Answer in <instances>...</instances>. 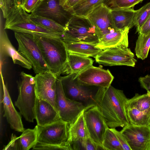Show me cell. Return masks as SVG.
Listing matches in <instances>:
<instances>
[{
	"label": "cell",
	"instance_id": "obj_1",
	"mask_svg": "<svg viewBox=\"0 0 150 150\" xmlns=\"http://www.w3.org/2000/svg\"><path fill=\"white\" fill-rule=\"evenodd\" d=\"M95 105L103 116L108 127L115 128L130 124L127 116L128 100L123 91L111 85L99 87L94 98Z\"/></svg>",
	"mask_w": 150,
	"mask_h": 150
},
{
	"label": "cell",
	"instance_id": "obj_2",
	"mask_svg": "<svg viewBox=\"0 0 150 150\" xmlns=\"http://www.w3.org/2000/svg\"><path fill=\"white\" fill-rule=\"evenodd\" d=\"M50 71L57 78L65 74L68 52L62 38L33 35Z\"/></svg>",
	"mask_w": 150,
	"mask_h": 150
},
{
	"label": "cell",
	"instance_id": "obj_3",
	"mask_svg": "<svg viewBox=\"0 0 150 150\" xmlns=\"http://www.w3.org/2000/svg\"><path fill=\"white\" fill-rule=\"evenodd\" d=\"M6 20L4 29L33 35L62 38L63 35L49 30L34 22L30 14L22 7H13Z\"/></svg>",
	"mask_w": 150,
	"mask_h": 150
},
{
	"label": "cell",
	"instance_id": "obj_4",
	"mask_svg": "<svg viewBox=\"0 0 150 150\" xmlns=\"http://www.w3.org/2000/svg\"><path fill=\"white\" fill-rule=\"evenodd\" d=\"M20 75V80L18 83L19 94L15 105L26 121L33 122L37 98L35 76L23 71Z\"/></svg>",
	"mask_w": 150,
	"mask_h": 150
},
{
	"label": "cell",
	"instance_id": "obj_5",
	"mask_svg": "<svg viewBox=\"0 0 150 150\" xmlns=\"http://www.w3.org/2000/svg\"><path fill=\"white\" fill-rule=\"evenodd\" d=\"M65 27V42H79L96 45L99 41L95 28L86 18L71 15Z\"/></svg>",
	"mask_w": 150,
	"mask_h": 150
},
{
	"label": "cell",
	"instance_id": "obj_6",
	"mask_svg": "<svg viewBox=\"0 0 150 150\" xmlns=\"http://www.w3.org/2000/svg\"><path fill=\"white\" fill-rule=\"evenodd\" d=\"M76 74H71L58 78L61 81L65 95L69 99L82 103L86 109L95 105L94 98L99 88L80 84L76 78Z\"/></svg>",
	"mask_w": 150,
	"mask_h": 150
},
{
	"label": "cell",
	"instance_id": "obj_7",
	"mask_svg": "<svg viewBox=\"0 0 150 150\" xmlns=\"http://www.w3.org/2000/svg\"><path fill=\"white\" fill-rule=\"evenodd\" d=\"M14 35L18 43V51L31 62L34 73L37 74L50 71L33 35L17 32H14Z\"/></svg>",
	"mask_w": 150,
	"mask_h": 150
},
{
	"label": "cell",
	"instance_id": "obj_8",
	"mask_svg": "<svg viewBox=\"0 0 150 150\" xmlns=\"http://www.w3.org/2000/svg\"><path fill=\"white\" fill-rule=\"evenodd\" d=\"M35 126L38 142L44 144L67 146L66 142L68 138L69 126L67 122L60 119L47 125L42 126L37 125Z\"/></svg>",
	"mask_w": 150,
	"mask_h": 150
},
{
	"label": "cell",
	"instance_id": "obj_9",
	"mask_svg": "<svg viewBox=\"0 0 150 150\" xmlns=\"http://www.w3.org/2000/svg\"><path fill=\"white\" fill-rule=\"evenodd\" d=\"M56 105L60 118L70 124L81 112L86 109L82 103L71 100L65 95L61 82L57 78L56 86Z\"/></svg>",
	"mask_w": 150,
	"mask_h": 150
},
{
	"label": "cell",
	"instance_id": "obj_10",
	"mask_svg": "<svg viewBox=\"0 0 150 150\" xmlns=\"http://www.w3.org/2000/svg\"><path fill=\"white\" fill-rule=\"evenodd\" d=\"M97 63L104 66H126L134 67L137 60L128 47H115L103 50L95 58Z\"/></svg>",
	"mask_w": 150,
	"mask_h": 150
},
{
	"label": "cell",
	"instance_id": "obj_11",
	"mask_svg": "<svg viewBox=\"0 0 150 150\" xmlns=\"http://www.w3.org/2000/svg\"><path fill=\"white\" fill-rule=\"evenodd\" d=\"M84 117L90 137L96 144L103 147L104 138L109 127L97 106L94 105L85 110Z\"/></svg>",
	"mask_w": 150,
	"mask_h": 150
},
{
	"label": "cell",
	"instance_id": "obj_12",
	"mask_svg": "<svg viewBox=\"0 0 150 150\" xmlns=\"http://www.w3.org/2000/svg\"><path fill=\"white\" fill-rule=\"evenodd\" d=\"M76 77L82 85L103 88L109 87L114 79L108 69L105 70L93 65L76 74Z\"/></svg>",
	"mask_w": 150,
	"mask_h": 150
},
{
	"label": "cell",
	"instance_id": "obj_13",
	"mask_svg": "<svg viewBox=\"0 0 150 150\" xmlns=\"http://www.w3.org/2000/svg\"><path fill=\"white\" fill-rule=\"evenodd\" d=\"M111 12V8L103 3L86 18L95 27L99 40L104 35L118 29L115 25Z\"/></svg>",
	"mask_w": 150,
	"mask_h": 150
},
{
	"label": "cell",
	"instance_id": "obj_14",
	"mask_svg": "<svg viewBox=\"0 0 150 150\" xmlns=\"http://www.w3.org/2000/svg\"><path fill=\"white\" fill-rule=\"evenodd\" d=\"M131 150H150V126H137L129 124L120 131Z\"/></svg>",
	"mask_w": 150,
	"mask_h": 150
},
{
	"label": "cell",
	"instance_id": "obj_15",
	"mask_svg": "<svg viewBox=\"0 0 150 150\" xmlns=\"http://www.w3.org/2000/svg\"><path fill=\"white\" fill-rule=\"evenodd\" d=\"M35 78L37 98L49 102L57 111L55 102L57 78L50 71L37 74Z\"/></svg>",
	"mask_w": 150,
	"mask_h": 150
},
{
	"label": "cell",
	"instance_id": "obj_16",
	"mask_svg": "<svg viewBox=\"0 0 150 150\" xmlns=\"http://www.w3.org/2000/svg\"><path fill=\"white\" fill-rule=\"evenodd\" d=\"M51 19L65 27L69 18V13L60 5L59 0H48L41 1L33 13Z\"/></svg>",
	"mask_w": 150,
	"mask_h": 150
},
{
	"label": "cell",
	"instance_id": "obj_17",
	"mask_svg": "<svg viewBox=\"0 0 150 150\" xmlns=\"http://www.w3.org/2000/svg\"><path fill=\"white\" fill-rule=\"evenodd\" d=\"M129 29L128 27L118 29L104 35L96 47L102 50L115 47H128Z\"/></svg>",
	"mask_w": 150,
	"mask_h": 150
},
{
	"label": "cell",
	"instance_id": "obj_18",
	"mask_svg": "<svg viewBox=\"0 0 150 150\" xmlns=\"http://www.w3.org/2000/svg\"><path fill=\"white\" fill-rule=\"evenodd\" d=\"M85 110L73 122L69 124L68 138L66 142L67 145L70 147L72 143L76 142L79 150L82 149L83 145L89 137L84 117Z\"/></svg>",
	"mask_w": 150,
	"mask_h": 150
},
{
	"label": "cell",
	"instance_id": "obj_19",
	"mask_svg": "<svg viewBox=\"0 0 150 150\" xmlns=\"http://www.w3.org/2000/svg\"><path fill=\"white\" fill-rule=\"evenodd\" d=\"M35 115L37 125L41 126L49 124L60 119L58 112L51 104L37 98Z\"/></svg>",
	"mask_w": 150,
	"mask_h": 150
},
{
	"label": "cell",
	"instance_id": "obj_20",
	"mask_svg": "<svg viewBox=\"0 0 150 150\" xmlns=\"http://www.w3.org/2000/svg\"><path fill=\"white\" fill-rule=\"evenodd\" d=\"M4 96L2 103L5 117L12 129L22 132L25 130L20 114L16 110L13 104L6 85L2 79Z\"/></svg>",
	"mask_w": 150,
	"mask_h": 150
},
{
	"label": "cell",
	"instance_id": "obj_21",
	"mask_svg": "<svg viewBox=\"0 0 150 150\" xmlns=\"http://www.w3.org/2000/svg\"><path fill=\"white\" fill-rule=\"evenodd\" d=\"M2 31L1 42L3 53L11 57L14 64L27 69H31L32 68L31 62L15 49L10 42L6 32L4 31Z\"/></svg>",
	"mask_w": 150,
	"mask_h": 150
},
{
	"label": "cell",
	"instance_id": "obj_22",
	"mask_svg": "<svg viewBox=\"0 0 150 150\" xmlns=\"http://www.w3.org/2000/svg\"><path fill=\"white\" fill-rule=\"evenodd\" d=\"M112 19L116 27L130 29L134 26V19L137 10L133 7L126 8H111Z\"/></svg>",
	"mask_w": 150,
	"mask_h": 150
},
{
	"label": "cell",
	"instance_id": "obj_23",
	"mask_svg": "<svg viewBox=\"0 0 150 150\" xmlns=\"http://www.w3.org/2000/svg\"><path fill=\"white\" fill-rule=\"evenodd\" d=\"M93 62L89 57L68 53V65L65 74H78L92 66Z\"/></svg>",
	"mask_w": 150,
	"mask_h": 150
},
{
	"label": "cell",
	"instance_id": "obj_24",
	"mask_svg": "<svg viewBox=\"0 0 150 150\" xmlns=\"http://www.w3.org/2000/svg\"><path fill=\"white\" fill-rule=\"evenodd\" d=\"M68 53L95 58L103 50L96 47V45L79 42H65Z\"/></svg>",
	"mask_w": 150,
	"mask_h": 150
},
{
	"label": "cell",
	"instance_id": "obj_25",
	"mask_svg": "<svg viewBox=\"0 0 150 150\" xmlns=\"http://www.w3.org/2000/svg\"><path fill=\"white\" fill-rule=\"evenodd\" d=\"M22 133L18 140V150H28L33 148L38 142L36 126L33 129L25 130Z\"/></svg>",
	"mask_w": 150,
	"mask_h": 150
},
{
	"label": "cell",
	"instance_id": "obj_26",
	"mask_svg": "<svg viewBox=\"0 0 150 150\" xmlns=\"http://www.w3.org/2000/svg\"><path fill=\"white\" fill-rule=\"evenodd\" d=\"M105 0H85L76 6L70 13V15L86 18L96 8Z\"/></svg>",
	"mask_w": 150,
	"mask_h": 150
},
{
	"label": "cell",
	"instance_id": "obj_27",
	"mask_svg": "<svg viewBox=\"0 0 150 150\" xmlns=\"http://www.w3.org/2000/svg\"><path fill=\"white\" fill-rule=\"evenodd\" d=\"M127 112L130 124L137 126H150V114L127 105Z\"/></svg>",
	"mask_w": 150,
	"mask_h": 150
},
{
	"label": "cell",
	"instance_id": "obj_28",
	"mask_svg": "<svg viewBox=\"0 0 150 150\" xmlns=\"http://www.w3.org/2000/svg\"><path fill=\"white\" fill-rule=\"evenodd\" d=\"M150 48V32L146 34L139 33L134 49L137 58L144 60L147 57Z\"/></svg>",
	"mask_w": 150,
	"mask_h": 150
},
{
	"label": "cell",
	"instance_id": "obj_29",
	"mask_svg": "<svg viewBox=\"0 0 150 150\" xmlns=\"http://www.w3.org/2000/svg\"><path fill=\"white\" fill-rule=\"evenodd\" d=\"M30 16L32 20L37 24L64 35L66 31L65 27L55 21L34 13L30 14Z\"/></svg>",
	"mask_w": 150,
	"mask_h": 150
},
{
	"label": "cell",
	"instance_id": "obj_30",
	"mask_svg": "<svg viewBox=\"0 0 150 150\" xmlns=\"http://www.w3.org/2000/svg\"><path fill=\"white\" fill-rule=\"evenodd\" d=\"M127 105L150 114V95L136 93L132 98L128 99Z\"/></svg>",
	"mask_w": 150,
	"mask_h": 150
},
{
	"label": "cell",
	"instance_id": "obj_31",
	"mask_svg": "<svg viewBox=\"0 0 150 150\" xmlns=\"http://www.w3.org/2000/svg\"><path fill=\"white\" fill-rule=\"evenodd\" d=\"M103 146L105 150H123L115 134L109 127L105 133Z\"/></svg>",
	"mask_w": 150,
	"mask_h": 150
},
{
	"label": "cell",
	"instance_id": "obj_32",
	"mask_svg": "<svg viewBox=\"0 0 150 150\" xmlns=\"http://www.w3.org/2000/svg\"><path fill=\"white\" fill-rule=\"evenodd\" d=\"M150 15V2L137 10L134 19V26L136 27V33L139 32Z\"/></svg>",
	"mask_w": 150,
	"mask_h": 150
},
{
	"label": "cell",
	"instance_id": "obj_33",
	"mask_svg": "<svg viewBox=\"0 0 150 150\" xmlns=\"http://www.w3.org/2000/svg\"><path fill=\"white\" fill-rule=\"evenodd\" d=\"M144 0H112L108 5L111 8H126L133 7Z\"/></svg>",
	"mask_w": 150,
	"mask_h": 150
},
{
	"label": "cell",
	"instance_id": "obj_34",
	"mask_svg": "<svg viewBox=\"0 0 150 150\" xmlns=\"http://www.w3.org/2000/svg\"><path fill=\"white\" fill-rule=\"evenodd\" d=\"M33 150H71L69 146L41 143L38 142L33 148Z\"/></svg>",
	"mask_w": 150,
	"mask_h": 150
},
{
	"label": "cell",
	"instance_id": "obj_35",
	"mask_svg": "<svg viewBox=\"0 0 150 150\" xmlns=\"http://www.w3.org/2000/svg\"><path fill=\"white\" fill-rule=\"evenodd\" d=\"M85 0H59V4L67 12L69 13L79 4Z\"/></svg>",
	"mask_w": 150,
	"mask_h": 150
},
{
	"label": "cell",
	"instance_id": "obj_36",
	"mask_svg": "<svg viewBox=\"0 0 150 150\" xmlns=\"http://www.w3.org/2000/svg\"><path fill=\"white\" fill-rule=\"evenodd\" d=\"M13 7L12 0H0V7L4 18L6 19Z\"/></svg>",
	"mask_w": 150,
	"mask_h": 150
},
{
	"label": "cell",
	"instance_id": "obj_37",
	"mask_svg": "<svg viewBox=\"0 0 150 150\" xmlns=\"http://www.w3.org/2000/svg\"><path fill=\"white\" fill-rule=\"evenodd\" d=\"M40 0H26L22 7L28 13H33L41 3Z\"/></svg>",
	"mask_w": 150,
	"mask_h": 150
},
{
	"label": "cell",
	"instance_id": "obj_38",
	"mask_svg": "<svg viewBox=\"0 0 150 150\" xmlns=\"http://www.w3.org/2000/svg\"><path fill=\"white\" fill-rule=\"evenodd\" d=\"M110 129L115 134L123 150H131L125 137L122 132L115 128Z\"/></svg>",
	"mask_w": 150,
	"mask_h": 150
},
{
	"label": "cell",
	"instance_id": "obj_39",
	"mask_svg": "<svg viewBox=\"0 0 150 150\" xmlns=\"http://www.w3.org/2000/svg\"><path fill=\"white\" fill-rule=\"evenodd\" d=\"M138 81L141 87L146 90L147 93L150 95V74L139 77Z\"/></svg>",
	"mask_w": 150,
	"mask_h": 150
},
{
	"label": "cell",
	"instance_id": "obj_40",
	"mask_svg": "<svg viewBox=\"0 0 150 150\" xmlns=\"http://www.w3.org/2000/svg\"><path fill=\"white\" fill-rule=\"evenodd\" d=\"M18 137L15 135H12L11 140L9 143L4 148V149L18 150Z\"/></svg>",
	"mask_w": 150,
	"mask_h": 150
},
{
	"label": "cell",
	"instance_id": "obj_41",
	"mask_svg": "<svg viewBox=\"0 0 150 150\" xmlns=\"http://www.w3.org/2000/svg\"><path fill=\"white\" fill-rule=\"evenodd\" d=\"M150 32V15L146 21L142 25L139 32V33L146 34Z\"/></svg>",
	"mask_w": 150,
	"mask_h": 150
},
{
	"label": "cell",
	"instance_id": "obj_42",
	"mask_svg": "<svg viewBox=\"0 0 150 150\" xmlns=\"http://www.w3.org/2000/svg\"><path fill=\"white\" fill-rule=\"evenodd\" d=\"M25 1L26 0H12L14 7H22Z\"/></svg>",
	"mask_w": 150,
	"mask_h": 150
},
{
	"label": "cell",
	"instance_id": "obj_43",
	"mask_svg": "<svg viewBox=\"0 0 150 150\" xmlns=\"http://www.w3.org/2000/svg\"><path fill=\"white\" fill-rule=\"evenodd\" d=\"M112 0H105L104 3L108 5Z\"/></svg>",
	"mask_w": 150,
	"mask_h": 150
},
{
	"label": "cell",
	"instance_id": "obj_44",
	"mask_svg": "<svg viewBox=\"0 0 150 150\" xmlns=\"http://www.w3.org/2000/svg\"><path fill=\"white\" fill-rule=\"evenodd\" d=\"M40 0L41 1H45V0Z\"/></svg>",
	"mask_w": 150,
	"mask_h": 150
}]
</instances>
